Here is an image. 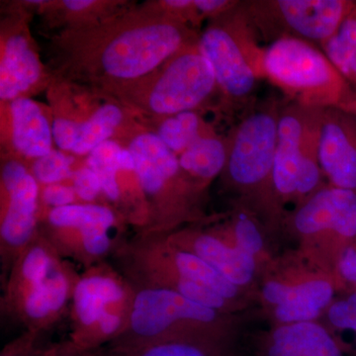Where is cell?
Masks as SVG:
<instances>
[{
	"label": "cell",
	"mask_w": 356,
	"mask_h": 356,
	"mask_svg": "<svg viewBox=\"0 0 356 356\" xmlns=\"http://www.w3.org/2000/svg\"><path fill=\"white\" fill-rule=\"evenodd\" d=\"M72 48L74 70L120 93L197 44L199 35L159 4L107 21Z\"/></svg>",
	"instance_id": "obj_1"
},
{
	"label": "cell",
	"mask_w": 356,
	"mask_h": 356,
	"mask_svg": "<svg viewBox=\"0 0 356 356\" xmlns=\"http://www.w3.org/2000/svg\"><path fill=\"white\" fill-rule=\"evenodd\" d=\"M79 273L39 235L14 261L2 280V316L25 331L46 332L69 317Z\"/></svg>",
	"instance_id": "obj_2"
},
{
	"label": "cell",
	"mask_w": 356,
	"mask_h": 356,
	"mask_svg": "<svg viewBox=\"0 0 356 356\" xmlns=\"http://www.w3.org/2000/svg\"><path fill=\"white\" fill-rule=\"evenodd\" d=\"M243 10L242 1L209 20L199 35V51L214 70L225 108L247 111L254 104L257 86L264 79L266 47Z\"/></svg>",
	"instance_id": "obj_3"
},
{
	"label": "cell",
	"mask_w": 356,
	"mask_h": 356,
	"mask_svg": "<svg viewBox=\"0 0 356 356\" xmlns=\"http://www.w3.org/2000/svg\"><path fill=\"white\" fill-rule=\"evenodd\" d=\"M264 70V79L280 89L288 102L356 114L355 91L315 44L290 38L267 44Z\"/></svg>",
	"instance_id": "obj_4"
},
{
	"label": "cell",
	"mask_w": 356,
	"mask_h": 356,
	"mask_svg": "<svg viewBox=\"0 0 356 356\" xmlns=\"http://www.w3.org/2000/svg\"><path fill=\"white\" fill-rule=\"evenodd\" d=\"M135 287L127 327L109 348H131L159 341H194L219 346L222 312L191 301L172 290Z\"/></svg>",
	"instance_id": "obj_5"
},
{
	"label": "cell",
	"mask_w": 356,
	"mask_h": 356,
	"mask_svg": "<svg viewBox=\"0 0 356 356\" xmlns=\"http://www.w3.org/2000/svg\"><path fill=\"white\" fill-rule=\"evenodd\" d=\"M134 298L135 287L110 261L84 268L70 304V346L81 353L108 346L127 327Z\"/></svg>",
	"instance_id": "obj_6"
},
{
	"label": "cell",
	"mask_w": 356,
	"mask_h": 356,
	"mask_svg": "<svg viewBox=\"0 0 356 356\" xmlns=\"http://www.w3.org/2000/svg\"><path fill=\"white\" fill-rule=\"evenodd\" d=\"M127 149L149 211V228L143 233H170L180 222L199 216L196 205L202 192L185 175L177 154L156 133L138 134Z\"/></svg>",
	"instance_id": "obj_7"
},
{
	"label": "cell",
	"mask_w": 356,
	"mask_h": 356,
	"mask_svg": "<svg viewBox=\"0 0 356 356\" xmlns=\"http://www.w3.org/2000/svg\"><path fill=\"white\" fill-rule=\"evenodd\" d=\"M126 220L110 204L76 203L44 211L40 235L60 257L88 268L110 261L128 238Z\"/></svg>",
	"instance_id": "obj_8"
},
{
	"label": "cell",
	"mask_w": 356,
	"mask_h": 356,
	"mask_svg": "<svg viewBox=\"0 0 356 356\" xmlns=\"http://www.w3.org/2000/svg\"><path fill=\"white\" fill-rule=\"evenodd\" d=\"M217 93L220 95L214 70L195 44L118 95L131 106L161 120L181 112L199 111Z\"/></svg>",
	"instance_id": "obj_9"
},
{
	"label": "cell",
	"mask_w": 356,
	"mask_h": 356,
	"mask_svg": "<svg viewBox=\"0 0 356 356\" xmlns=\"http://www.w3.org/2000/svg\"><path fill=\"white\" fill-rule=\"evenodd\" d=\"M282 103H254L229 134V154L222 175L243 195L271 202L278 122Z\"/></svg>",
	"instance_id": "obj_10"
},
{
	"label": "cell",
	"mask_w": 356,
	"mask_h": 356,
	"mask_svg": "<svg viewBox=\"0 0 356 356\" xmlns=\"http://www.w3.org/2000/svg\"><path fill=\"white\" fill-rule=\"evenodd\" d=\"M321 112L292 102L281 105L273 172L277 201L301 204L323 188L324 175L318 161Z\"/></svg>",
	"instance_id": "obj_11"
},
{
	"label": "cell",
	"mask_w": 356,
	"mask_h": 356,
	"mask_svg": "<svg viewBox=\"0 0 356 356\" xmlns=\"http://www.w3.org/2000/svg\"><path fill=\"white\" fill-rule=\"evenodd\" d=\"M262 43L297 39L321 47L341 29L355 8L353 0H243Z\"/></svg>",
	"instance_id": "obj_12"
},
{
	"label": "cell",
	"mask_w": 356,
	"mask_h": 356,
	"mask_svg": "<svg viewBox=\"0 0 356 356\" xmlns=\"http://www.w3.org/2000/svg\"><path fill=\"white\" fill-rule=\"evenodd\" d=\"M0 261L2 280L14 261L39 235L41 188L27 166L9 159L1 168Z\"/></svg>",
	"instance_id": "obj_13"
},
{
	"label": "cell",
	"mask_w": 356,
	"mask_h": 356,
	"mask_svg": "<svg viewBox=\"0 0 356 356\" xmlns=\"http://www.w3.org/2000/svg\"><path fill=\"white\" fill-rule=\"evenodd\" d=\"M293 224L302 235L331 233L344 248L350 247L356 240V192L323 187L299 204Z\"/></svg>",
	"instance_id": "obj_14"
},
{
	"label": "cell",
	"mask_w": 356,
	"mask_h": 356,
	"mask_svg": "<svg viewBox=\"0 0 356 356\" xmlns=\"http://www.w3.org/2000/svg\"><path fill=\"white\" fill-rule=\"evenodd\" d=\"M318 161L332 186L356 192V114L322 109Z\"/></svg>",
	"instance_id": "obj_15"
},
{
	"label": "cell",
	"mask_w": 356,
	"mask_h": 356,
	"mask_svg": "<svg viewBox=\"0 0 356 356\" xmlns=\"http://www.w3.org/2000/svg\"><path fill=\"white\" fill-rule=\"evenodd\" d=\"M165 235L177 247L207 261L236 287L248 284L254 277V257L225 243L221 236L195 229L172 231Z\"/></svg>",
	"instance_id": "obj_16"
},
{
	"label": "cell",
	"mask_w": 356,
	"mask_h": 356,
	"mask_svg": "<svg viewBox=\"0 0 356 356\" xmlns=\"http://www.w3.org/2000/svg\"><path fill=\"white\" fill-rule=\"evenodd\" d=\"M125 112L116 103H105L84 120L57 117L53 121V136L63 152L90 154L96 147L110 140L125 121Z\"/></svg>",
	"instance_id": "obj_17"
},
{
	"label": "cell",
	"mask_w": 356,
	"mask_h": 356,
	"mask_svg": "<svg viewBox=\"0 0 356 356\" xmlns=\"http://www.w3.org/2000/svg\"><path fill=\"white\" fill-rule=\"evenodd\" d=\"M43 76V65L25 32L10 33L2 44L0 99L13 102L24 97Z\"/></svg>",
	"instance_id": "obj_18"
},
{
	"label": "cell",
	"mask_w": 356,
	"mask_h": 356,
	"mask_svg": "<svg viewBox=\"0 0 356 356\" xmlns=\"http://www.w3.org/2000/svg\"><path fill=\"white\" fill-rule=\"evenodd\" d=\"M11 142L18 154L38 159L53 151V126L38 103L27 97L10 102Z\"/></svg>",
	"instance_id": "obj_19"
},
{
	"label": "cell",
	"mask_w": 356,
	"mask_h": 356,
	"mask_svg": "<svg viewBox=\"0 0 356 356\" xmlns=\"http://www.w3.org/2000/svg\"><path fill=\"white\" fill-rule=\"evenodd\" d=\"M267 356H343L330 332L313 322L281 325L271 337Z\"/></svg>",
	"instance_id": "obj_20"
},
{
	"label": "cell",
	"mask_w": 356,
	"mask_h": 356,
	"mask_svg": "<svg viewBox=\"0 0 356 356\" xmlns=\"http://www.w3.org/2000/svg\"><path fill=\"white\" fill-rule=\"evenodd\" d=\"M229 154V136H203L178 156L180 168L199 191L224 172Z\"/></svg>",
	"instance_id": "obj_21"
},
{
	"label": "cell",
	"mask_w": 356,
	"mask_h": 356,
	"mask_svg": "<svg viewBox=\"0 0 356 356\" xmlns=\"http://www.w3.org/2000/svg\"><path fill=\"white\" fill-rule=\"evenodd\" d=\"M334 296V287L327 280L306 281L298 285H287L286 295L276 307L275 317L287 324L312 322L329 306Z\"/></svg>",
	"instance_id": "obj_22"
},
{
	"label": "cell",
	"mask_w": 356,
	"mask_h": 356,
	"mask_svg": "<svg viewBox=\"0 0 356 356\" xmlns=\"http://www.w3.org/2000/svg\"><path fill=\"white\" fill-rule=\"evenodd\" d=\"M199 111H186L161 119L156 135L179 156L203 136L214 132Z\"/></svg>",
	"instance_id": "obj_23"
},
{
	"label": "cell",
	"mask_w": 356,
	"mask_h": 356,
	"mask_svg": "<svg viewBox=\"0 0 356 356\" xmlns=\"http://www.w3.org/2000/svg\"><path fill=\"white\" fill-rule=\"evenodd\" d=\"M321 49L356 92V6L341 29Z\"/></svg>",
	"instance_id": "obj_24"
},
{
	"label": "cell",
	"mask_w": 356,
	"mask_h": 356,
	"mask_svg": "<svg viewBox=\"0 0 356 356\" xmlns=\"http://www.w3.org/2000/svg\"><path fill=\"white\" fill-rule=\"evenodd\" d=\"M122 149L123 147L115 140H105L89 154L86 161L88 168L99 178L103 195L108 202L116 204L117 211L121 199L118 173L120 172L119 156Z\"/></svg>",
	"instance_id": "obj_25"
},
{
	"label": "cell",
	"mask_w": 356,
	"mask_h": 356,
	"mask_svg": "<svg viewBox=\"0 0 356 356\" xmlns=\"http://www.w3.org/2000/svg\"><path fill=\"white\" fill-rule=\"evenodd\" d=\"M98 356H221L219 346L194 341H166L131 348L105 346Z\"/></svg>",
	"instance_id": "obj_26"
},
{
	"label": "cell",
	"mask_w": 356,
	"mask_h": 356,
	"mask_svg": "<svg viewBox=\"0 0 356 356\" xmlns=\"http://www.w3.org/2000/svg\"><path fill=\"white\" fill-rule=\"evenodd\" d=\"M74 156L53 149L50 153L35 159L31 172L40 184H60L74 177Z\"/></svg>",
	"instance_id": "obj_27"
},
{
	"label": "cell",
	"mask_w": 356,
	"mask_h": 356,
	"mask_svg": "<svg viewBox=\"0 0 356 356\" xmlns=\"http://www.w3.org/2000/svg\"><path fill=\"white\" fill-rule=\"evenodd\" d=\"M233 236L236 247L252 257L259 254L264 245L259 227L245 212L236 215L233 225Z\"/></svg>",
	"instance_id": "obj_28"
},
{
	"label": "cell",
	"mask_w": 356,
	"mask_h": 356,
	"mask_svg": "<svg viewBox=\"0 0 356 356\" xmlns=\"http://www.w3.org/2000/svg\"><path fill=\"white\" fill-rule=\"evenodd\" d=\"M44 337V332L24 331L3 346L0 356H43L50 346Z\"/></svg>",
	"instance_id": "obj_29"
},
{
	"label": "cell",
	"mask_w": 356,
	"mask_h": 356,
	"mask_svg": "<svg viewBox=\"0 0 356 356\" xmlns=\"http://www.w3.org/2000/svg\"><path fill=\"white\" fill-rule=\"evenodd\" d=\"M327 317L337 329L348 330L356 334V291L332 303Z\"/></svg>",
	"instance_id": "obj_30"
},
{
	"label": "cell",
	"mask_w": 356,
	"mask_h": 356,
	"mask_svg": "<svg viewBox=\"0 0 356 356\" xmlns=\"http://www.w3.org/2000/svg\"><path fill=\"white\" fill-rule=\"evenodd\" d=\"M72 179V185L81 202L96 203V198L102 193V188L99 178L91 168L88 166L79 168L74 172Z\"/></svg>",
	"instance_id": "obj_31"
},
{
	"label": "cell",
	"mask_w": 356,
	"mask_h": 356,
	"mask_svg": "<svg viewBox=\"0 0 356 356\" xmlns=\"http://www.w3.org/2000/svg\"><path fill=\"white\" fill-rule=\"evenodd\" d=\"M40 202L48 207L47 211L72 205V204L83 203L79 200L74 185H67L62 182L44 185L40 194Z\"/></svg>",
	"instance_id": "obj_32"
},
{
	"label": "cell",
	"mask_w": 356,
	"mask_h": 356,
	"mask_svg": "<svg viewBox=\"0 0 356 356\" xmlns=\"http://www.w3.org/2000/svg\"><path fill=\"white\" fill-rule=\"evenodd\" d=\"M337 270L346 282L356 287V245L351 243L337 261Z\"/></svg>",
	"instance_id": "obj_33"
},
{
	"label": "cell",
	"mask_w": 356,
	"mask_h": 356,
	"mask_svg": "<svg viewBox=\"0 0 356 356\" xmlns=\"http://www.w3.org/2000/svg\"><path fill=\"white\" fill-rule=\"evenodd\" d=\"M43 356H98L95 353H81L72 348L69 341L57 344H51Z\"/></svg>",
	"instance_id": "obj_34"
}]
</instances>
